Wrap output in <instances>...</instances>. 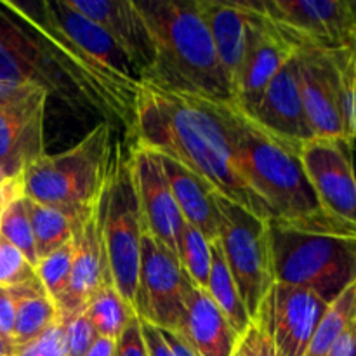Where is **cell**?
<instances>
[{
  "label": "cell",
  "instance_id": "3957f363",
  "mask_svg": "<svg viewBox=\"0 0 356 356\" xmlns=\"http://www.w3.org/2000/svg\"><path fill=\"white\" fill-rule=\"evenodd\" d=\"M153 40V65L141 82L169 92L233 103V87L222 70L197 0L138 2Z\"/></svg>",
  "mask_w": 356,
  "mask_h": 356
},
{
  "label": "cell",
  "instance_id": "ba28073f",
  "mask_svg": "<svg viewBox=\"0 0 356 356\" xmlns=\"http://www.w3.org/2000/svg\"><path fill=\"white\" fill-rule=\"evenodd\" d=\"M218 242L250 320L256 318L277 284L270 221L216 195Z\"/></svg>",
  "mask_w": 356,
  "mask_h": 356
},
{
  "label": "cell",
  "instance_id": "e0dca14e",
  "mask_svg": "<svg viewBox=\"0 0 356 356\" xmlns=\"http://www.w3.org/2000/svg\"><path fill=\"white\" fill-rule=\"evenodd\" d=\"M249 117L268 134L296 148L315 138L302 104L296 56L271 79Z\"/></svg>",
  "mask_w": 356,
  "mask_h": 356
},
{
  "label": "cell",
  "instance_id": "9c48e42d",
  "mask_svg": "<svg viewBox=\"0 0 356 356\" xmlns=\"http://www.w3.org/2000/svg\"><path fill=\"white\" fill-rule=\"evenodd\" d=\"M299 87L315 138H348V63L350 49L323 51L299 47L296 52Z\"/></svg>",
  "mask_w": 356,
  "mask_h": 356
},
{
  "label": "cell",
  "instance_id": "8d00e7d4",
  "mask_svg": "<svg viewBox=\"0 0 356 356\" xmlns=\"http://www.w3.org/2000/svg\"><path fill=\"white\" fill-rule=\"evenodd\" d=\"M141 330L148 356H174L169 344H167V341L163 339L159 327L152 325V323L148 322H143L141 320Z\"/></svg>",
  "mask_w": 356,
  "mask_h": 356
},
{
  "label": "cell",
  "instance_id": "8fae6325",
  "mask_svg": "<svg viewBox=\"0 0 356 356\" xmlns=\"http://www.w3.org/2000/svg\"><path fill=\"white\" fill-rule=\"evenodd\" d=\"M49 94L35 86H0V170L16 179L45 153L44 117Z\"/></svg>",
  "mask_w": 356,
  "mask_h": 356
},
{
  "label": "cell",
  "instance_id": "ee69618b",
  "mask_svg": "<svg viewBox=\"0 0 356 356\" xmlns=\"http://www.w3.org/2000/svg\"><path fill=\"white\" fill-rule=\"evenodd\" d=\"M355 10H356V0H355ZM350 52H351V59H353L355 72H356V30L353 35V40H351V45H350Z\"/></svg>",
  "mask_w": 356,
  "mask_h": 356
},
{
  "label": "cell",
  "instance_id": "836d02e7",
  "mask_svg": "<svg viewBox=\"0 0 356 356\" xmlns=\"http://www.w3.org/2000/svg\"><path fill=\"white\" fill-rule=\"evenodd\" d=\"M14 356H66L65 327L63 322H56L37 339L16 348Z\"/></svg>",
  "mask_w": 356,
  "mask_h": 356
},
{
  "label": "cell",
  "instance_id": "f546056e",
  "mask_svg": "<svg viewBox=\"0 0 356 356\" xmlns=\"http://www.w3.org/2000/svg\"><path fill=\"white\" fill-rule=\"evenodd\" d=\"M73 240L66 245L59 247L49 256L42 257L35 266L37 271V278L40 282L42 289L45 294L58 305L61 296L65 294L66 287L70 284V277H72V266H73Z\"/></svg>",
  "mask_w": 356,
  "mask_h": 356
},
{
  "label": "cell",
  "instance_id": "74e56055",
  "mask_svg": "<svg viewBox=\"0 0 356 356\" xmlns=\"http://www.w3.org/2000/svg\"><path fill=\"white\" fill-rule=\"evenodd\" d=\"M348 138L353 148H356V72L350 52L348 63Z\"/></svg>",
  "mask_w": 356,
  "mask_h": 356
},
{
  "label": "cell",
  "instance_id": "7402d4cb",
  "mask_svg": "<svg viewBox=\"0 0 356 356\" xmlns=\"http://www.w3.org/2000/svg\"><path fill=\"white\" fill-rule=\"evenodd\" d=\"M159 156L184 222L198 229L211 243L216 242L219 222L216 190L183 163L169 156Z\"/></svg>",
  "mask_w": 356,
  "mask_h": 356
},
{
  "label": "cell",
  "instance_id": "d6a6232c",
  "mask_svg": "<svg viewBox=\"0 0 356 356\" xmlns=\"http://www.w3.org/2000/svg\"><path fill=\"white\" fill-rule=\"evenodd\" d=\"M61 322L65 327L66 356H86L97 337L96 329L87 318L86 309L70 316V318L61 320Z\"/></svg>",
  "mask_w": 356,
  "mask_h": 356
},
{
  "label": "cell",
  "instance_id": "5b68a950",
  "mask_svg": "<svg viewBox=\"0 0 356 356\" xmlns=\"http://www.w3.org/2000/svg\"><path fill=\"white\" fill-rule=\"evenodd\" d=\"M115 148L111 124L99 122L66 152L35 160L21 176L23 197L86 221L103 197Z\"/></svg>",
  "mask_w": 356,
  "mask_h": 356
},
{
  "label": "cell",
  "instance_id": "4316f807",
  "mask_svg": "<svg viewBox=\"0 0 356 356\" xmlns=\"http://www.w3.org/2000/svg\"><path fill=\"white\" fill-rule=\"evenodd\" d=\"M356 320V282L329 302L305 356H325L341 334Z\"/></svg>",
  "mask_w": 356,
  "mask_h": 356
},
{
  "label": "cell",
  "instance_id": "30bf717a",
  "mask_svg": "<svg viewBox=\"0 0 356 356\" xmlns=\"http://www.w3.org/2000/svg\"><path fill=\"white\" fill-rule=\"evenodd\" d=\"M259 7L298 49L339 51L353 40L355 0H261Z\"/></svg>",
  "mask_w": 356,
  "mask_h": 356
},
{
  "label": "cell",
  "instance_id": "1f68e13d",
  "mask_svg": "<svg viewBox=\"0 0 356 356\" xmlns=\"http://www.w3.org/2000/svg\"><path fill=\"white\" fill-rule=\"evenodd\" d=\"M232 356H284L268 334L266 325L257 316L240 334Z\"/></svg>",
  "mask_w": 356,
  "mask_h": 356
},
{
  "label": "cell",
  "instance_id": "7bdbcfd3",
  "mask_svg": "<svg viewBox=\"0 0 356 356\" xmlns=\"http://www.w3.org/2000/svg\"><path fill=\"white\" fill-rule=\"evenodd\" d=\"M14 353H16V344L0 334V356H14Z\"/></svg>",
  "mask_w": 356,
  "mask_h": 356
},
{
  "label": "cell",
  "instance_id": "83f0119b",
  "mask_svg": "<svg viewBox=\"0 0 356 356\" xmlns=\"http://www.w3.org/2000/svg\"><path fill=\"white\" fill-rule=\"evenodd\" d=\"M177 259L188 280L195 287L207 291L209 275H211V242L198 229L186 222L181 233Z\"/></svg>",
  "mask_w": 356,
  "mask_h": 356
},
{
  "label": "cell",
  "instance_id": "7a4b0ae2",
  "mask_svg": "<svg viewBox=\"0 0 356 356\" xmlns=\"http://www.w3.org/2000/svg\"><path fill=\"white\" fill-rule=\"evenodd\" d=\"M229 120L240 172L271 212V222L309 232L353 233L322 209L302 165L301 148L268 134L233 103Z\"/></svg>",
  "mask_w": 356,
  "mask_h": 356
},
{
  "label": "cell",
  "instance_id": "7c38bea8",
  "mask_svg": "<svg viewBox=\"0 0 356 356\" xmlns=\"http://www.w3.org/2000/svg\"><path fill=\"white\" fill-rule=\"evenodd\" d=\"M190 280L179 259L148 233L143 235L136 315L159 329L179 332Z\"/></svg>",
  "mask_w": 356,
  "mask_h": 356
},
{
  "label": "cell",
  "instance_id": "b9f144b4",
  "mask_svg": "<svg viewBox=\"0 0 356 356\" xmlns=\"http://www.w3.org/2000/svg\"><path fill=\"white\" fill-rule=\"evenodd\" d=\"M115 350H117V341L110 339V337L97 336L86 356H115Z\"/></svg>",
  "mask_w": 356,
  "mask_h": 356
},
{
  "label": "cell",
  "instance_id": "cb8c5ba5",
  "mask_svg": "<svg viewBox=\"0 0 356 356\" xmlns=\"http://www.w3.org/2000/svg\"><path fill=\"white\" fill-rule=\"evenodd\" d=\"M207 294L211 296L212 301L221 309L222 315L226 316L229 325L235 329L238 336L252 322L242 298H240L235 280H233L232 273H229V268L226 264V259L222 256L221 245H219L218 240L211 243V275H209Z\"/></svg>",
  "mask_w": 356,
  "mask_h": 356
},
{
  "label": "cell",
  "instance_id": "2e32d148",
  "mask_svg": "<svg viewBox=\"0 0 356 356\" xmlns=\"http://www.w3.org/2000/svg\"><path fill=\"white\" fill-rule=\"evenodd\" d=\"M327 306L325 299L308 289L275 284L257 316L282 355L305 356Z\"/></svg>",
  "mask_w": 356,
  "mask_h": 356
},
{
  "label": "cell",
  "instance_id": "8992f818",
  "mask_svg": "<svg viewBox=\"0 0 356 356\" xmlns=\"http://www.w3.org/2000/svg\"><path fill=\"white\" fill-rule=\"evenodd\" d=\"M277 284L332 302L356 282V233L309 232L270 221Z\"/></svg>",
  "mask_w": 356,
  "mask_h": 356
},
{
  "label": "cell",
  "instance_id": "277c9868",
  "mask_svg": "<svg viewBox=\"0 0 356 356\" xmlns=\"http://www.w3.org/2000/svg\"><path fill=\"white\" fill-rule=\"evenodd\" d=\"M0 86H35L73 110H92L108 118H125L103 87L52 38L0 0Z\"/></svg>",
  "mask_w": 356,
  "mask_h": 356
},
{
  "label": "cell",
  "instance_id": "ac0fdd59",
  "mask_svg": "<svg viewBox=\"0 0 356 356\" xmlns=\"http://www.w3.org/2000/svg\"><path fill=\"white\" fill-rule=\"evenodd\" d=\"M73 266L70 284L58 301L59 320L83 312L87 302L104 285H113L108 270L101 229V200L73 236Z\"/></svg>",
  "mask_w": 356,
  "mask_h": 356
},
{
  "label": "cell",
  "instance_id": "d590c367",
  "mask_svg": "<svg viewBox=\"0 0 356 356\" xmlns=\"http://www.w3.org/2000/svg\"><path fill=\"white\" fill-rule=\"evenodd\" d=\"M14 318H16V302L10 289L0 287V334L13 341Z\"/></svg>",
  "mask_w": 356,
  "mask_h": 356
},
{
  "label": "cell",
  "instance_id": "d4e9b609",
  "mask_svg": "<svg viewBox=\"0 0 356 356\" xmlns=\"http://www.w3.org/2000/svg\"><path fill=\"white\" fill-rule=\"evenodd\" d=\"M24 200H26V209L28 214H30L38 261L58 250L59 247L72 242L79 226L83 222L73 216L66 214V212L58 211V209L35 204L28 198H24Z\"/></svg>",
  "mask_w": 356,
  "mask_h": 356
},
{
  "label": "cell",
  "instance_id": "ffe728a7",
  "mask_svg": "<svg viewBox=\"0 0 356 356\" xmlns=\"http://www.w3.org/2000/svg\"><path fill=\"white\" fill-rule=\"evenodd\" d=\"M202 17L211 33L218 58L226 76L235 86L245 52L252 2H229V0H197Z\"/></svg>",
  "mask_w": 356,
  "mask_h": 356
},
{
  "label": "cell",
  "instance_id": "44dd1931",
  "mask_svg": "<svg viewBox=\"0 0 356 356\" xmlns=\"http://www.w3.org/2000/svg\"><path fill=\"white\" fill-rule=\"evenodd\" d=\"M177 334L198 356H232L240 337L207 291L195 287L191 282L184 299L183 327Z\"/></svg>",
  "mask_w": 356,
  "mask_h": 356
},
{
  "label": "cell",
  "instance_id": "e575fe53",
  "mask_svg": "<svg viewBox=\"0 0 356 356\" xmlns=\"http://www.w3.org/2000/svg\"><path fill=\"white\" fill-rule=\"evenodd\" d=\"M115 356H148L145 339H143L141 320L138 316L131 320V323L125 327V330L117 339Z\"/></svg>",
  "mask_w": 356,
  "mask_h": 356
},
{
  "label": "cell",
  "instance_id": "4fadbf2b",
  "mask_svg": "<svg viewBox=\"0 0 356 356\" xmlns=\"http://www.w3.org/2000/svg\"><path fill=\"white\" fill-rule=\"evenodd\" d=\"M308 179L323 211L356 233V176L351 143L313 138L299 149Z\"/></svg>",
  "mask_w": 356,
  "mask_h": 356
},
{
  "label": "cell",
  "instance_id": "5bb4252c",
  "mask_svg": "<svg viewBox=\"0 0 356 356\" xmlns=\"http://www.w3.org/2000/svg\"><path fill=\"white\" fill-rule=\"evenodd\" d=\"M252 6L245 52L233 86V104L247 115L257 106L271 79L298 52L294 42L263 13L259 2Z\"/></svg>",
  "mask_w": 356,
  "mask_h": 356
},
{
  "label": "cell",
  "instance_id": "52a82bcc",
  "mask_svg": "<svg viewBox=\"0 0 356 356\" xmlns=\"http://www.w3.org/2000/svg\"><path fill=\"white\" fill-rule=\"evenodd\" d=\"M101 229L113 287L136 312L145 228L132 179L131 159L122 155L118 145L101 197Z\"/></svg>",
  "mask_w": 356,
  "mask_h": 356
},
{
  "label": "cell",
  "instance_id": "9a60e30c",
  "mask_svg": "<svg viewBox=\"0 0 356 356\" xmlns=\"http://www.w3.org/2000/svg\"><path fill=\"white\" fill-rule=\"evenodd\" d=\"M129 159L145 233L177 256L184 219L170 190L160 156L149 149L132 146Z\"/></svg>",
  "mask_w": 356,
  "mask_h": 356
},
{
  "label": "cell",
  "instance_id": "f6af8a7d",
  "mask_svg": "<svg viewBox=\"0 0 356 356\" xmlns=\"http://www.w3.org/2000/svg\"><path fill=\"white\" fill-rule=\"evenodd\" d=\"M351 155H353V169H355V176H356V148L351 146Z\"/></svg>",
  "mask_w": 356,
  "mask_h": 356
},
{
  "label": "cell",
  "instance_id": "ab89813d",
  "mask_svg": "<svg viewBox=\"0 0 356 356\" xmlns=\"http://www.w3.org/2000/svg\"><path fill=\"white\" fill-rule=\"evenodd\" d=\"M21 195H23V190H21V177L7 179L3 183H0V221H2L3 212L9 207L10 202L16 200Z\"/></svg>",
  "mask_w": 356,
  "mask_h": 356
},
{
  "label": "cell",
  "instance_id": "f1b7e54d",
  "mask_svg": "<svg viewBox=\"0 0 356 356\" xmlns=\"http://www.w3.org/2000/svg\"><path fill=\"white\" fill-rule=\"evenodd\" d=\"M0 235L13 243L28 261L31 266H37V250H35L33 229H31L30 214L26 209V200L24 197H17L16 200L10 202L9 207L6 209L0 221Z\"/></svg>",
  "mask_w": 356,
  "mask_h": 356
},
{
  "label": "cell",
  "instance_id": "60d3db41",
  "mask_svg": "<svg viewBox=\"0 0 356 356\" xmlns=\"http://www.w3.org/2000/svg\"><path fill=\"white\" fill-rule=\"evenodd\" d=\"M160 332H162L163 339L167 341V344H169L170 351H172L174 356H198L197 351L188 344V341L184 339L181 334L170 332V330H163V329H160Z\"/></svg>",
  "mask_w": 356,
  "mask_h": 356
},
{
  "label": "cell",
  "instance_id": "f35d334b",
  "mask_svg": "<svg viewBox=\"0 0 356 356\" xmlns=\"http://www.w3.org/2000/svg\"><path fill=\"white\" fill-rule=\"evenodd\" d=\"M325 356H356V320L341 334Z\"/></svg>",
  "mask_w": 356,
  "mask_h": 356
},
{
  "label": "cell",
  "instance_id": "d6986e66",
  "mask_svg": "<svg viewBox=\"0 0 356 356\" xmlns=\"http://www.w3.org/2000/svg\"><path fill=\"white\" fill-rule=\"evenodd\" d=\"M76 13L99 24L125 52L141 82L153 65V40L145 16L132 0H66Z\"/></svg>",
  "mask_w": 356,
  "mask_h": 356
},
{
  "label": "cell",
  "instance_id": "6da1fadb",
  "mask_svg": "<svg viewBox=\"0 0 356 356\" xmlns=\"http://www.w3.org/2000/svg\"><path fill=\"white\" fill-rule=\"evenodd\" d=\"M232 103L169 92L139 82L129 134L139 148L169 156L207 181L216 193L264 221L271 212L243 179L235 156Z\"/></svg>",
  "mask_w": 356,
  "mask_h": 356
},
{
  "label": "cell",
  "instance_id": "bcb514c9",
  "mask_svg": "<svg viewBox=\"0 0 356 356\" xmlns=\"http://www.w3.org/2000/svg\"><path fill=\"white\" fill-rule=\"evenodd\" d=\"M3 181H7V179H6V176L2 174V170H0V183H3Z\"/></svg>",
  "mask_w": 356,
  "mask_h": 356
},
{
  "label": "cell",
  "instance_id": "4dcf8cb0",
  "mask_svg": "<svg viewBox=\"0 0 356 356\" xmlns=\"http://www.w3.org/2000/svg\"><path fill=\"white\" fill-rule=\"evenodd\" d=\"M38 282L35 266L0 235V287L13 289Z\"/></svg>",
  "mask_w": 356,
  "mask_h": 356
},
{
  "label": "cell",
  "instance_id": "603a6c76",
  "mask_svg": "<svg viewBox=\"0 0 356 356\" xmlns=\"http://www.w3.org/2000/svg\"><path fill=\"white\" fill-rule=\"evenodd\" d=\"M16 302L13 343L17 346L37 339L38 336L59 322L56 302L42 289L40 282L10 289Z\"/></svg>",
  "mask_w": 356,
  "mask_h": 356
},
{
  "label": "cell",
  "instance_id": "484cf974",
  "mask_svg": "<svg viewBox=\"0 0 356 356\" xmlns=\"http://www.w3.org/2000/svg\"><path fill=\"white\" fill-rule=\"evenodd\" d=\"M86 315L96 329L97 336L117 341L125 327L134 318L136 312L113 285H104L90 298L86 306Z\"/></svg>",
  "mask_w": 356,
  "mask_h": 356
}]
</instances>
